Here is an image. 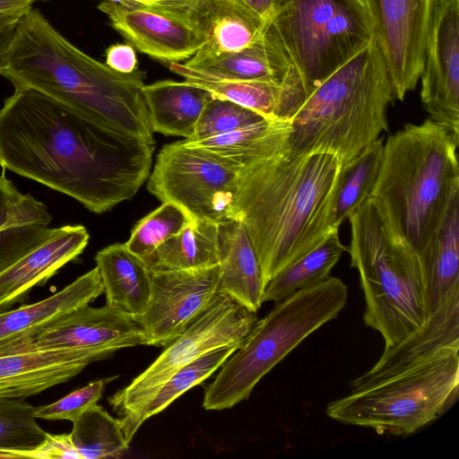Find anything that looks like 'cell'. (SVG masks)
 Listing matches in <instances>:
<instances>
[{"label": "cell", "mask_w": 459, "mask_h": 459, "mask_svg": "<svg viewBox=\"0 0 459 459\" xmlns=\"http://www.w3.org/2000/svg\"><path fill=\"white\" fill-rule=\"evenodd\" d=\"M154 148L33 89H15L0 109L2 168L95 213L134 196L150 175Z\"/></svg>", "instance_id": "cell-1"}, {"label": "cell", "mask_w": 459, "mask_h": 459, "mask_svg": "<svg viewBox=\"0 0 459 459\" xmlns=\"http://www.w3.org/2000/svg\"><path fill=\"white\" fill-rule=\"evenodd\" d=\"M342 166L332 154L290 157L284 150L239 169L230 220L246 229L265 285L335 230L331 210Z\"/></svg>", "instance_id": "cell-2"}, {"label": "cell", "mask_w": 459, "mask_h": 459, "mask_svg": "<svg viewBox=\"0 0 459 459\" xmlns=\"http://www.w3.org/2000/svg\"><path fill=\"white\" fill-rule=\"evenodd\" d=\"M15 89H33L105 127L155 143L143 87L145 74H123L66 39L37 9L20 19L2 73Z\"/></svg>", "instance_id": "cell-3"}, {"label": "cell", "mask_w": 459, "mask_h": 459, "mask_svg": "<svg viewBox=\"0 0 459 459\" xmlns=\"http://www.w3.org/2000/svg\"><path fill=\"white\" fill-rule=\"evenodd\" d=\"M458 142L428 118L406 124L384 144L369 198L389 230L420 259L459 194Z\"/></svg>", "instance_id": "cell-4"}, {"label": "cell", "mask_w": 459, "mask_h": 459, "mask_svg": "<svg viewBox=\"0 0 459 459\" xmlns=\"http://www.w3.org/2000/svg\"><path fill=\"white\" fill-rule=\"evenodd\" d=\"M394 100L373 39L307 95L291 118L286 152L328 153L344 164L388 130L387 108Z\"/></svg>", "instance_id": "cell-5"}, {"label": "cell", "mask_w": 459, "mask_h": 459, "mask_svg": "<svg viewBox=\"0 0 459 459\" xmlns=\"http://www.w3.org/2000/svg\"><path fill=\"white\" fill-rule=\"evenodd\" d=\"M351 266L360 280L367 326L381 333L385 349L420 330L427 320L426 281L419 255L395 237L370 198L349 218Z\"/></svg>", "instance_id": "cell-6"}, {"label": "cell", "mask_w": 459, "mask_h": 459, "mask_svg": "<svg viewBox=\"0 0 459 459\" xmlns=\"http://www.w3.org/2000/svg\"><path fill=\"white\" fill-rule=\"evenodd\" d=\"M459 346L443 347L326 405L340 423L406 437L436 420L458 398Z\"/></svg>", "instance_id": "cell-7"}, {"label": "cell", "mask_w": 459, "mask_h": 459, "mask_svg": "<svg viewBox=\"0 0 459 459\" xmlns=\"http://www.w3.org/2000/svg\"><path fill=\"white\" fill-rule=\"evenodd\" d=\"M348 288L337 277L299 290L276 303L220 367L204 389L207 411L230 409L249 398L254 387L312 333L338 317Z\"/></svg>", "instance_id": "cell-8"}, {"label": "cell", "mask_w": 459, "mask_h": 459, "mask_svg": "<svg viewBox=\"0 0 459 459\" xmlns=\"http://www.w3.org/2000/svg\"><path fill=\"white\" fill-rule=\"evenodd\" d=\"M270 22L307 95L374 39L362 0H277Z\"/></svg>", "instance_id": "cell-9"}, {"label": "cell", "mask_w": 459, "mask_h": 459, "mask_svg": "<svg viewBox=\"0 0 459 459\" xmlns=\"http://www.w3.org/2000/svg\"><path fill=\"white\" fill-rule=\"evenodd\" d=\"M256 321L255 312L217 291L207 307L143 372L108 398L121 417L122 429L172 374L213 350L240 347Z\"/></svg>", "instance_id": "cell-10"}, {"label": "cell", "mask_w": 459, "mask_h": 459, "mask_svg": "<svg viewBox=\"0 0 459 459\" xmlns=\"http://www.w3.org/2000/svg\"><path fill=\"white\" fill-rule=\"evenodd\" d=\"M242 166L184 141L166 144L158 153L147 189L161 203H171L191 218L217 224L230 220L237 177Z\"/></svg>", "instance_id": "cell-11"}, {"label": "cell", "mask_w": 459, "mask_h": 459, "mask_svg": "<svg viewBox=\"0 0 459 459\" xmlns=\"http://www.w3.org/2000/svg\"><path fill=\"white\" fill-rule=\"evenodd\" d=\"M146 345L141 327L107 305L89 304L58 314L44 323L0 340V356L57 350H84L112 355Z\"/></svg>", "instance_id": "cell-12"}, {"label": "cell", "mask_w": 459, "mask_h": 459, "mask_svg": "<svg viewBox=\"0 0 459 459\" xmlns=\"http://www.w3.org/2000/svg\"><path fill=\"white\" fill-rule=\"evenodd\" d=\"M437 0H362L394 100L415 89Z\"/></svg>", "instance_id": "cell-13"}, {"label": "cell", "mask_w": 459, "mask_h": 459, "mask_svg": "<svg viewBox=\"0 0 459 459\" xmlns=\"http://www.w3.org/2000/svg\"><path fill=\"white\" fill-rule=\"evenodd\" d=\"M220 264L195 270L150 271L145 311L134 321L146 345L167 347L207 307L218 291Z\"/></svg>", "instance_id": "cell-14"}, {"label": "cell", "mask_w": 459, "mask_h": 459, "mask_svg": "<svg viewBox=\"0 0 459 459\" xmlns=\"http://www.w3.org/2000/svg\"><path fill=\"white\" fill-rule=\"evenodd\" d=\"M420 79L429 118L459 141V0L436 1Z\"/></svg>", "instance_id": "cell-15"}, {"label": "cell", "mask_w": 459, "mask_h": 459, "mask_svg": "<svg viewBox=\"0 0 459 459\" xmlns=\"http://www.w3.org/2000/svg\"><path fill=\"white\" fill-rule=\"evenodd\" d=\"M98 7L129 44L162 62L188 60L206 42L204 33L185 14L109 1H102Z\"/></svg>", "instance_id": "cell-16"}, {"label": "cell", "mask_w": 459, "mask_h": 459, "mask_svg": "<svg viewBox=\"0 0 459 459\" xmlns=\"http://www.w3.org/2000/svg\"><path fill=\"white\" fill-rule=\"evenodd\" d=\"M169 69L185 78V82L208 91L215 98L251 108L268 118L291 120L307 97L298 70L281 82H270L215 77L179 63H170Z\"/></svg>", "instance_id": "cell-17"}, {"label": "cell", "mask_w": 459, "mask_h": 459, "mask_svg": "<svg viewBox=\"0 0 459 459\" xmlns=\"http://www.w3.org/2000/svg\"><path fill=\"white\" fill-rule=\"evenodd\" d=\"M108 354L57 350L0 356V398H27L78 375Z\"/></svg>", "instance_id": "cell-18"}, {"label": "cell", "mask_w": 459, "mask_h": 459, "mask_svg": "<svg viewBox=\"0 0 459 459\" xmlns=\"http://www.w3.org/2000/svg\"><path fill=\"white\" fill-rule=\"evenodd\" d=\"M89 233L82 225L55 228L39 246L0 273V312L22 301L30 290L44 285L65 264L82 253Z\"/></svg>", "instance_id": "cell-19"}, {"label": "cell", "mask_w": 459, "mask_h": 459, "mask_svg": "<svg viewBox=\"0 0 459 459\" xmlns=\"http://www.w3.org/2000/svg\"><path fill=\"white\" fill-rule=\"evenodd\" d=\"M193 21L205 36L206 42L185 63L186 65L236 52L251 45L270 22L245 0H198Z\"/></svg>", "instance_id": "cell-20"}, {"label": "cell", "mask_w": 459, "mask_h": 459, "mask_svg": "<svg viewBox=\"0 0 459 459\" xmlns=\"http://www.w3.org/2000/svg\"><path fill=\"white\" fill-rule=\"evenodd\" d=\"M420 262L426 281V322L459 314V194L451 200Z\"/></svg>", "instance_id": "cell-21"}, {"label": "cell", "mask_w": 459, "mask_h": 459, "mask_svg": "<svg viewBox=\"0 0 459 459\" xmlns=\"http://www.w3.org/2000/svg\"><path fill=\"white\" fill-rule=\"evenodd\" d=\"M0 176V273L43 243L53 232L47 206L22 194Z\"/></svg>", "instance_id": "cell-22"}, {"label": "cell", "mask_w": 459, "mask_h": 459, "mask_svg": "<svg viewBox=\"0 0 459 459\" xmlns=\"http://www.w3.org/2000/svg\"><path fill=\"white\" fill-rule=\"evenodd\" d=\"M220 280L218 291L253 312L264 303L265 284L261 266L243 224L229 220L218 224Z\"/></svg>", "instance_id": "cell-23"}, {"label": "cell", "mask_w": 459, "mask_h": 459, "mask_svg": "<svg viewBox=\"0 0 459 459\" xmlns=\"http://www.w3.org/2000/svg\"><path fill=\"white\" fill-rule=\"evenodd\" d=\"M184 65L212 76L244 81L281 82L297 70L270 22L249 46Z\"/></svg>", "instance_id": "cell-24"}, {"label": "cell", "mask_w": 459, "mask_h": 459, "mask_svg": "<svg viewBox=\"0 0 459 459\" xmlns=\"http://www.w3.org/2000/svg\"><path fill=\"white\" fill-rule=\"evenodd\" d=\"M106 305L133 320L146 309L151 292L150 270L125 244L110 245L95 256Z\"/></svg>", "instance_id": "cell-25"}, {"label": "cell", "mask_w": 459, "mask_h": 459, "mask_svg": "<svg viewBox=\"0 0 459 459\" xmlns=\"http://www.w3.org/2000/svg\"><path fill=\"white\" fill-rule=\"evenodd\" d=\"M143 95L152 129L165 135L189 138L204 109L214 96L186 82L144 84Z\"/></svg>", "instance_id": "cell-26"}, {"label": "cell", "mask_w": 459, "mask_h": 459, "mask_svg": "<svg viewBox=\"0 0 459 459\" xmlns=\"http://www.w3.org/2000/svg\"><path fill=\"white\" fill-rule=\"evenodd\" d=\"M150 271L195 270L220 264L218 224L192 221L143 260Z\"/></svg>", "instance_id": "cell-27"}, {"label": "cell", "mask_w": 459, "mask_h": 459, "mask_svg": "<svg viewBox=\"0 0 459 459\" xmlns=\"http://www.w3.org/2000/svg\"><path fill=\"white\" fill-rule=\"evenodd\" d=\"M291 130V120L265 118L204 140L183 141L244 166L255 159L286 150Z\"/></svg>", "instance_id": "cell-28"}, {"label": "cell", "mask_w": 459, "mask_h": 459, "mask_svg": "<svg viewBox=\"0 0 459 459\" xmlns=\"http://www.w3.org/2000/svg\"><path fill=\"white\" fill-rule=\"evenodd\" d=\"M102 293L103 286L95 267L43 300L0 312V340L88 305Z\"/></svg>", "instance_id": "cell-29"}, {"label": "cell", "mask_w": 459, "mask_h": 459, "mask_svg": "<svg viewBox=\"0 0 459 459\" xmlns=\"http://www.w3.org/2000/svg\"><path fill=\"white\" fill-rule=\"evenodd\" d=\"M344 251H347V247L341 242L339 230H333L319 246L267 282L264 302L273 301L276 304L299 290L325 281Z\"/></svg>", "instance_id": "cell-30"}, {"label": "cell", "mask_w": 459, "mask_h": 459, "mask_svg": "<svg viewBox=\"0 0 459 459\" xmlns=\"http://www.w3.org/2000/svg\"><path fill=\"white\" fill-rule=\"evenodd\" d=\"M238 348L232 345L213 350L172 374L124 428L127 442L130 444L135 432L147 419L164 411L181 394L211 377Z\"/></svg>", "instance_id": "cell-31"}, {"label": "cell", "mask_w": 459, "mask_h": 459, "mask_svg": "<svg viewBox=\"0 0 459 459\" xmlns=\"http://www.w3.org/2000/svg\"><path fill=\"white\" fill-rule=\"evenodd\" d=\"M384 149L383 137L342 164L331 210V228L341 224L369 198L377 180Z\"/></svg>", "instance_id": "cell-32"}, {"label": "cell", "mask_w": 459, "mask_h": 459, "mask_svg": "<svg viewBox=\"0 0 459 459\" xmlns=\"http://www.w3.org/2000/svg\"><path fill=\"white\" fill-rule=\"evenodd\" d=\"M72 422L69 434L81 459L120 458L128 450L119 419L98 403Z\"/></svg>", "instance_id": "cell-33"}, {"label": "cell", "mask_w": 459, "mask_h": 459, "mask_svg": "<svg viewBox=\"0 0 459 459\" xmlns=\"http://www.w3.org/2000/svg\"><path fill=\"white\" fill-rule=\"evenodd\" d=\"M36 407L24 398H0V454L27 458L47 437L36 421Z\"/></svg>", "instance_id": "cell-34"}, {"label": "cell", "mask_w": 459, "mask_h": 459, "mask_svg": "<svg viewBox=\"0 0 459 459\" xmlns=\"http://www.w3.org/2000/svg\"><path fill=\"white\" fill-rule=\"evenodd\" d=\"M192 219L178 205L162 203L136 223L125 246L131 253L144 260L163 241L185 228Z\"/></svg>", "instance_id": "cell-35"}, {"label": "cell", "mask_w": 459, "mask_h": 459, "mask_svg": "<svg viewBox=\"0 0 459 459\" xmlns=\"http://www.w3.org/2000/svg\"><path fill=\"white\" fill-rule=\"evenodd\" d=\"M264 115L227 100L213 98L204 108L192 135L186 142H197L260 122Z\"/></svg>", "instance_id": "cell-36"}, {"label": "cell", "mask_w": 459, "mask_h": 459, "mask_svg": "<svg viewBox=\"0 0 459 459\" xmlns=\"http://www.w3.org/2000/svg\"><path fill=\"white\" fill-rule=\"evenodd\" d=\"M109 380L100 379L91 382L53 403L36 407V419L73 421L86 410L98 403L105 385Z\"/></svg>", "instance_id": "cell-37"}, {"label": "cell", "mask_w": 459, "mask_h": 459, "mask_svg": "<svg viewBox=\"0 0 459 459\" xmlns=\"http://www.w3.org/2000/svg\"><path fill=\"white\" fill-rule=\"evenodd\" d=\"M81 459L70 434L53 435L48 433L44 441L27 455V458Z\"/></svg>", "instance_id": "cell-38"}, {"label": "cell", "mask_w": 459, "mask_h": 459, "mask_svg": "<svg viewBox=\"0 0 459 459\" xmlns=\"http://www.w3.org/2000/svg\"><path fill=\"white\" fill-rule=\"evenodd\" d=\"M106 65L119 73L134 72L138 65L134 48L128 43L109 46L106 50Z\"/></svg>", "instance_id": "cell-39"}, {"label": "cell", "mask_w": 459, "mask_h": 459, "mask_svg": "<svg viewBox=\"0 0 459 459\" xmlns=\"http://www.w3.org/2000/svg\"><path fill=\"white\" fill-rule=\"evenodd\" d=\"M23 14L0 15V74L5 69L17 26Z\"/></svg>", "instance_id": "cell-40"}, {"label": "cell", "mask_w": 459, "mask_h": 459, "mask_svg": "<svg viewBox=\"0 0 459 459\" xmlns=\"http://www.w3.org/2000/svg\"><path fill=\"white\" fill-rule=\"evenodd\" d=\"M125 4H138L167 10L189 16L193 20V13L198 0H103ZM194 22V21H193Z\"/></svg>", "instance_id": "cell-41"}, {"label": "cell", "mask_w": 459, "mask_h": 459, "mask_svg": "<svg viewBox=\"0 0 459 459\" xmlns=\"http://www.w3.org/2000/svg\"><path fill=\"white\" fill-rule=\"evenodd\" d=\"M31 8L27 0H0V15L24 14Z\"/></svg>", "instance_id": "cell-42"}, {"label": "cell", "mask_w": 459, "mask_h": 459, "mask_svg": "<svg viewBox=\"0 0 459 459\" xmlns=\"http://www.w3.org/2000/svg\"><path fill=\"white\" fill-rule=\"evenodd\" d=\"M255 12L270 20L277 0H245Z\"/></svg>", "instance_id": "cell-43"}, {"label": "cell", "mask_w": 459, "mask_h": 459, "mask_svg": "<svg viewBox=\"0 0 459 459\" xmlns=\"http://www.w3.org/2000/svg\"><path fill=\"white\" fill-rule=\"evenodd\" d=\"M0 458H14V457L8 454H0Z\"/></svg>", "instance_id": "cell-44"}, {"label": "cell", "mask_w": 459, "mask_h": 459, "mask_svg": "<svg viewBox=\"0 0 459 459\" xmlns=\"http://www.w3.org/2000/svg\"><path fill=\"white\" fill-rule=\"evenodd\" d=\"M27 1H29L30 3L32 4L33 2H36V1H46V0H27Z\"/></svg>", "instance_id": "cell-45"}]
</instances>
